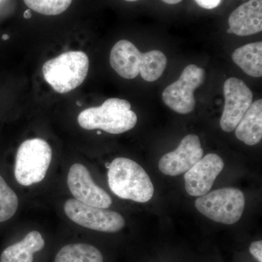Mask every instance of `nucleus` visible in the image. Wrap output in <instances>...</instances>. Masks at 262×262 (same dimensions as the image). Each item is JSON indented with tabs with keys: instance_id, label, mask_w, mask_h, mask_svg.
<instances>
[{
	"instance_id": "18",
	"label": "nucleus",
	"mask_w": 262,
	"mask_h": 262,
	"mask_svg": "<svg viewBox=\"0 0 262 262\" xmlns=\"http://www.w3.org/2000/svg\"><path fill=\"white\" fill-rule=\"evenodd\" d=\"M18 207V196L0 176V222L11 219L16 213Z\"/></svg>"
},
{
	"instance_id": "6",
	"label": "nucleus",
	"mask_w": 262,
	"mask_h": 262,
	"mask_svg": "<svg viewBox=\"0 0 262 262\" xmlns=\"http://www.w3.org/2000/svg\"><path fill=\"white\" fill-rule=\"evenodd\" d=\"M195 207L213 222L233 225L244 213L245 196L242 191L236 188H222L200 196L196 200Z\"/></svg>"
},
{
	"instance_id": "10",
	"label": "nucleus",
	"mask_w": 262,
	"mask_h": 262,
	"mask_svg": "<svg viewBox=\"0 0 262 262\" xmlns=\"http://www.w3.org/2000/svg\"><path fill=\"white\" fill-rule=\"evenodd\" d=\"M67 184L76 200L84 204L106 209L113 203L111 196L95 184L89 170L80 163L71 167Z\"/></svg>"
},
{
	"instance_id": "1",
	"label": "nucleus",
	"mask_w": 262,
	"mask_h": 262,
	"mask_svg": "<svg viewBox=\"0 0 262 262\" xmlns=\"http://www.w3.org/2000/svg\"><path fill=\"white\" fill-rule=\"evenodd\" d=\"M110 62L112 68L123 78L132 80L140 75L146 82H154L166 68L167 58L160 51L141 53L130 41L122 39L113 46Z\"/></svg>"
},
{
	"instance_id": "14",
	"label": "nucleus",
	"mask_w": 262,
	"mask_h": 262,
	"mask_svg": "<svg viewBox=\"0 0 262 262\" xmlns=\"http://www.w3.org/2000/svg\"><path fill=\"white\" fill-rule=\"evenodd\" d=\"M235 135L239 141L249 146L257 144L262 138V100L251 103L236 127Z\"/></svg>"
},
{
	"instance_id": "23",
	"label": "nucleus",
	"mask_w": 262,
	"mask_h": 262,
	"mask_svg": "<svg viewBox=\"0 0 262 262\" xmlns=\"http://www.w3.org/2000/svg\"><path fill=\"white\" fill-rule=\"evenodd\" d=\"M31 16H32V14H31L30 10H27V11L24 13V18H30Z\"/></svg>"
},
{
	"instance_id": "5",
	"label": "nucleus",
	"mask_w": 262,
	"mask_h": 262,
	"mask_svg": "<svg viewBox=\"0 0 262 262\" xmlns=\"http://www.w3.org/2000/svg\"><path fill=\"white\" fill-rule=\"evenodd\" d=\"M52 160V149L47 141L32 139L19 146L15 158V177L22 186L40 182L46 177Z\"/></svg>"
},
{
	"instance_id": "13",
	"label": "nucleus",
	"mask_w": 262,
	"mask_h": 262,
	"mask_svg": "<svg viewBox=\"0 0 262 262\" xmlns=\"http://www.w3.org/2000/svg\"><path fill=\"white\" fill-rule=\"evenodd\" d=\"M228 34L249 36L262 30V0H249L234 10L229 18Z\"/></svg>"
},
{
	"instance_id": "15",
	"label": "nucleus",
	"mask_w": 262,
	"mask_h": 262,
	"mask_svg": "<svg viewBox=\"0 0 262 262\" xmlns=\"http://www.w3.org/2000/svg\"><path fill=\"white\" fill-rule=\"evenodd\" d=\"M45 247V241L37 231H32L21 241L5 248L0 262H33L34 254Z\"/></svg>"
},
{
	"instance_id": "17",
	"label": "nucleus",
	"mask_w": 262,
	"mask_h": 262,
	"mask_svg": "<svg viewBox=\"0 0 262 262\" xmlns=\"http://www.w3.org/2000/svg\"><path fill=\"white\" fill-rule=\"evenodd\" d=\"M54 262H103L99 250L91 245L69 244L57 253Z\"/></svg>"
},
{
	"instance_id": "24",
	"label": "nucleus",
	"mask_w": 262,
	"mask_h": 262,
	"mask_svg": "<svg viewBox=\"0 0 262 262\" xmlns=\"http://www.w3.org/2000/svg\"><path fill=\"white\" fill-rule=\"evenodd\" d=\"M2 38H3V40H8L10 37L9 35H8V34H3V37Z\"/></svg>"
},
{
	"instance_id": "19",
	"label": "nucleus",
	"mask_w": 262,
	"mask_h": 262,
	"mask_svg": "<svg viewBox=\"0 0 262 262\" xmlns=\"http://www.w3.org/2000/svg\"><path fill=\"white\" fill-rule=\"evenodd\" d=\"M29 9L45 15H58L70 8L72 0H24Z\"/></svg>"
},
{
	"instance_id": "11",
	"label": "nucleus",
	"mask_w": 262,
	"mask_h": 262,
	"mask_svg": "<svg viewBox=\"0 0 262 262\" xmlns=\"http://www.w3.org/2000/svg\"><path fill=\"white\" fill-rule=\"evenodd\" d=\"M203 157L199 137L189 134L182 139L177 149L162 157L158 167L165 175L177 177L187 172Z\"/></svg>"
},
{
	"instance_id": "21",
	"label": "nucleus",
	"mask_w": 262,
	"mask_h": 262,
	"mask_svg": "<svg viewBox=\"0 0 262 262\" xmlns=\"http://www.w3.org/2000/svg\"><path fill=\"white\" fill-rule=\"evenodd\" d=\"M196 4L204 9L211 10L217 8L222 0H194Z\"/></svg>"
},
{
	"instance_id": "7",
	"label": "nucleus",
	"mask_w": 262,
	"mask_h": 262,
	"mask_svg": "<svg viewBox=\"0 0 262 262\" xmlns=\"http://www.w3.org/2000/svg\"><path fill=\"white\" fill-rule=\"evenodd\" d=\"M206 72L195 64L187 66L178 80L164 90V103L174 112L182 115L192 113L195 108L194 91L203 84Z\"/></svg>"
},
{
	"instance_id": "22",
	"label": "nucleus",
	"mask_w": 262,
	"mask_h": 262,
	"mask_svg": "<svg viewBox=\"0 0 262 262\" xmlns=\"http://www.w3.org/2000/svg\"><path fill=\"white\" fill-rule=\"evenodd\" d=\"M126 2H136L138 1V0H125ZM162 1L164 2V3H166V4L168 5H176L178 4V3H181L182 0H162Z\"/></svg>"
},
{
	"instance_id": "9",
	"label": "nucleus",
	"mask_w": 262,
	"mask_h": 262,
	"mask_svg": "<svg viewBox=\"0 0 262 262\" xmlns=\"http://www.w3.org/2000/svg\"><path fill=\"white\" fill-rule=\"evenodd\" d=\"M225 107L220 126L225 132L233 131L253 103V94L244 81L230 77L224 84Z\"/></svg>"
},
{
	"instance_id": "16",
	"label": "nucleus",
	"mask_w": 262,
	"mask_h": 262,
	"mask_svg": "<svg viewBox=\"0 0 262 262\" xmlns=\"http://www.w3.org/2000/svg\"><path fill=\"white\" fill-rule=\"evenodd\" d=\"M232 60L248 75L261 77L262 42L250 43L237 48L232 54Z\"/></svg>"
},
{
	"instance_id": "4",
	"label": "nucleus",
	"mask_w": 262,
	"mask_h": 262,
	"mask_svg": "<svg viewBox=\"0 0 262 262\" xmlns=\"http://www.w3.org/2000/svg\"><path fill=\"white\" fill-rule=\"evenodd\" d=\"M89 59L82 51H69L49 60L42 67L45 80L59 94L77 89L87 77Z\"/></svg>"
},
{
	"instance_id": "12",
	"label": "nucleus",
	"mask_w": 262,
	"mask_h": 262,
	"mask_svg": "<svg viewBox=\"0 0 262 262\" xmlns=\"http://www.w3.org/2000/svg\"><path fill=\"white\" fill-rule=\"evenodd\" d=\"M224 166L225 163L219 155L211 153L203 157L184 175V184L188 194L201 196L209 192Z\"/></svg>"
},
{
	"instance_id": "8",
	"label": "nucleus",
	"mask_w": 262,
	"mask_h": 262,
	"mask_svg": "<svg viewBox=\"0 0 262 262\" xmlns=\"http://www.w3.org/2000/svg\"><path fill=\"white\" fill-rule=\"evenodd\" d=\"M64 211L67 217L77 225L99 232H118L125 225L120 213L89 206L76 199L66 202Z\"/></svg>"
},
{
	"instance_id": "20",
	"label": "nucleus",
	"mask_w": 262,
	"mask_h": 262,
	"mask_svg": "<svg viewBox=\"0 0 262 262\" xmlns=\"http://www.w3.org/2000/svg\"><path fill=\"white\" fill-rule=\"evenodd\" d=\"M250 253L258 262H262V241L253 242L249 248Z\"/></svg>"
},
{
	"instance_id": "2",
	"label": "nucleus",
	"mask_w": 262,
	"mask_h": 262,
	"mask_svg": "<svg viewBox=\"0 0 262 262\" xmlns=\"http://www.w3.org/2000/svg\"><path fill=\"white\" fill-rule=\"evenodd\" d=\"M108 169V186L119 198L142 203L152 198V182L144 169L134 160L117 158Z\"/></svg>"
},
{
	"instance_id": "3",
	"label": "nucleus",
	"mask_w": 262,
	"mask_h": 262,
	"mask_svg": "<svg viewBox=\"0 0 262 262\" xmlns=\"http://www.w3.org/2000/svg\"><path fill=\"white\" fill-rule=\"evenodd\" d=\"M79 125L85 130H102L112 134H120L134 128L137 115L131 110L126 100L108 98L101 106L84 110L79 115Z\"/></svg>"
}]
</instances>
